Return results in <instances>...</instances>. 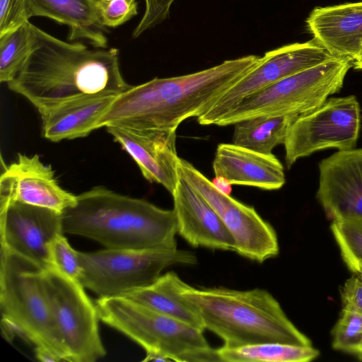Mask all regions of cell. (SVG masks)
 Instances as JSON below:
<instances>
[{"instance_id": "obj_1", "label": "cell", "mask_w": 362, "mask_h": 362, "mask_svg": "<svg viewBox=\"0 0 362 362\" xmlns=\"http://www.w3.org/2000/svg\"><path fill=\"white\" fill-rule=\"evenodd\" d=\"M33 49L7 85L40 114L78 98L117 96L132 87L122 76L117 48L66 42L35 26Z\"/></svg>"}, {"instance_id": "obj_2", "label": "cell", "mask_w": 362, "mask_h": 362, "mask_svg": "<svg viewBox=\"0 0 362 362\" xmlns=\"http://www.w3.org/2000/svg\"><path fill=\"white\" fill-rule=\"evenodd\" d=\"M247 55L226 60L197 72L154 78L132 86L115 98L95 129H175L189 117H199L261 61Z\"/></svg>"}, {"instance_id": "obj_3", "label": "cell", "mask_w": 362, "mask_h": 362, "mask_svg": "<svg viewBox=\"0 0 362 362\" xmlns=\"http://www.w3.org/2000/svg\"><path fill=\"white\" fill-rule=\"evenodd\" d=\"M63 233L93 240L106 248H176L174 210L97 187L76 195L62 213Z\"/></svg>"}, {"instance_id": "obj_4", "label": "cell", "mask_w": 362, "mask_h": 362, "mask_svg": "<svg viewBox=\"0 0 362 362\" xmlns=\"http://www.w3.org/2000/svg\"><path fill=\"white\" fill-rule=\"evenodd\" d=\"M179 292L198 313L204 329L219 337L224 346L268 342L312 345L266 290L198 288L182 280Z\"/></svg>"}, {"instance_id": "obj_5", "label": "cell", "mask_w": 362, "mask_h": 362, "mask_svg": "<svg viewBox=\"0 0 362 362\" xmlns=\"http://www.w3.org/2000/svg\"><path fill=\"white\" fill-rule=\"evenodd\" d=\"M42 268L1 247L0 310L6 339L18 334L35 346L68 361L41 282Z\"/></svg>"}, {"instance_id": "obj_6", "label": "cell", "mask_w": 362, "mask_h": 362, "mask_svg": "<svg viewBox=\"0 0 362 362\" xmlns=\"http://www.w3.org/2000/svg\"><path fill=\"white\" fill-rule=\"evenodd\" d=\"M99 319L140 345L146 353L177 362L220 361L203 330L124 296L99 298Z\"/></svg>"}, {"instance_id": "obj_7", "label": "cell", "mask_w": 362, "mask_h": 362, "mask_svg": "<svg viewBox=\"0 0 362 362\" xmlns=\"http://www.w3.org/2000/svg\"><path fill=\"white\" fill-rule=\"evenodd\" d=\"M353 60L334 57L281 79L245 98L217 121L227 126L264 115H300L339 92Z\"/></svg>"}, {"instance_id": "obj_8", "label": "cell", "mask_w": 362, "mask_h": 362, "mask_svg": "<svg viewBox=\"0 0 362 362\" xmlns=\"http://www.w3.org/2000/svg\"><path fill=\"white\" fill-rule=\"evenodd\" d=\"M78 281L100 298L123 296L148 286L173 265L197 263L194 254L176 248L111 249L78 252Z\"/></svg>"}, {"instance_id": "obj_9", "label": "cell", "mask_w": 362, "mask_h": 362, "mask_svg": "<svg viewBox=\"0 0 362 362\" xmlns=\"http://www.w3.org/2000/svg\"><path fill=\"white\" fill-rule=\"evenodd\" d=\"M41 282L70 362H94L106 354L95 304L76 280L53 267L42 269Z\"/></svg>"}, {"instance_id": "obj_10", "label": "cell", "mask_w": 362, "mask_h": 362, "mask_svg": "<svg viewBox=\"0 0 362 362\" xmlns=\"http://www.w3.org/2000/svg\"><path fill=\"white\" fill-rule=\"evenodd\" d=\"M361 122V108L355 95L328 98L317 108L297 116L284 144L287 168L316 151L354 148Z\"/></svg>"}, {"instance_id": "obj_11", "label": "cell", "mask_w": 362, "mask_h": 362, "mask_svg": "<svg viewBox=\"0 0 362 362\" xmlns=\"http://www.w3.org/2000/svg\"><path fill=\"white\" fill-rule=\"evenodd\" d=\"M178 173L220 216L235 240V252L260 263L279 254V242L274 229L254 207L219 190L192 163L181 158Z\"/></svg>"}, {"instance_id": "obj_12", "label": "cell", "mask_w": 362, "mask_h": 362, "mask_svg": "<svg viewBox=\"0 0 362 362\" xmlns=\"http://www.w3.org/2000/svg\"><path fill=\"white\" fill-rule=\"evenodd\" d=\"M334 57L314 39L268 51L254 69L197 117V122L202 125L216 124L218 119L245 98L281 79Z\"/></svg>"}, {"instance_id": "obj_13", "label": "cell", "mask_w": 362, "mask_h": 362, "mask_svg": "<svg viewBox=\"0 0 362 362\" xmlns=\"http://www.w3.org/2000/svg\"><path fill=\"white\" fill-rule=\"evenodd\" d=\"M0 230L1 247L48 268L49 245L64 234L62 214L19 202L0 204Z\"/></svg>"}, {"instance_id": "obj_14", "label": "cell", "mask_w": 362, "mask_h": 362, "mask_svg": "<svg viewBox=\"0 0 362 362\" xmlns=\"http://www.w3.org/2000/svg\"><path fill=\"white\" fill-rule=\"evenodd\" d=\"M11 202L47 208L62 213L76 203V195L61 187L52 167L38 155L19 153L0 178V204Z\"/></svg>"}, {"instance_id": "obj_15", "label": "cell", "mask_w": 362, "mask_h": 362, "mask_svg": "<svg viewBox=\"0 0 362 362\" xmlns=\"http://www.w3.org/2000/svg\"><path fill=\"white\" fill-rule=\"evenodd\" d=\"M317 198L331 221L362 217V148L338 151L319 164Z\"/></svg>"}, {"instance_id": "obj_16", "label": "cell", "mask_w": 362, "mask_h": 362, "mask_svg": "<svg viewBox=\"0 0 362 362\" xmlns=\"http://www.w3.org/2000/svg\"><path fill=\"white\" fill-rule=\"evenodd\" d=\"M105 128L134 159L148 181L160 184L173 193L180 179V158L176 150L175 129Z\"/></svg>"}, {"instance_id": "obj_17", "label": "cell", "mask_w": 362, "mask_h": 362, "mask_svg": "<svg viewBox=\"0 0 362 362\" xmlns=\"http://www.w3.org/2000/svg\"><path fill=\"white\" fill-rule=\"evenodd\" d=\"M172 196L179 235L194 247L235 251V240L220 216L186 180L180 177Z\"/></svg>"}, {"instance_id": "obj_18", "label": "cell", "mask_w": 362, "mask_h": 362, "mask_svg": "<svg viewBox=\"0 0 362 362\" xmlns=\"http://www.w3.org/2000/svg\"><path fill=\"white\" fill-rule=\"evenodd\" d=\"M212 166L215 176L230 185L276 190L286 182L284 166L272 153H262L233 143L218 145Z\"/></svg>"}, {"instance_id": "obj_19", "label": "cell", "mask_w": 362, "mask_h": 362, "mask_svg": "<svg viewBox=\"0 0 362 362\" xmlns=\"http://www.w3.org/2000/svg\"><path fill=\"white\" fill-rule=\"evenodd\" d=\"M313 39L336 57L354 61L362 46V1L315 7L306 19Z\"/></svg>"}, {"instance_id": "obj_20", "label": "cell", "mask_w": 362, "mask_h": 362, "mask_svg": "<svg viewBox=\"0 0 362 362\" xmlns=\"http://www.w3.org/2000/svg\"><path fill=\"white\" fill-rule=\"evenodd\" d=\"M116 96H90L73 100L42 112V134L59 142L85 137L93 130Z\"/></svg>"}, {"instance_id": "obj_21", "label": "cell", "mask_w": 362, "mask_h": 362, "mask_svg": "<svg viewBox=\"0 0 362 362\" xmlns=\"http://www.w3.org/2000/svg\"><path fill=\"white\" fill-rule=\"evenodd\" d=\"M30 17L52 19L69 28V40H85L107 48V33L99 18L96 0H27Z\"/></svg>"}, {"instance_id": "obj_22", "label": "cell", "mask_w": 362, "mask_h": 362, "mask_svg": "<svg viewBox=\"0 0 362 362\" xmlns=\"http://www.w3.org/2000/svg\"><path fill=\"white\" fill-rule=\"evenodd\" d=\"M181 281L175 272H169L160 275L151 284L123 296L204 331L199 315L180 294Z\"/></svg>"}, {"instance_id": "obj_23", "label": "cell", "mask_w": 362, "mask_h": 362, "mask_svg": "<svg viewBox=\"0 0 362 362\" xmlns=\"http://www.w3.org/2000/svg\"><path fill=\"white\" fill-rule=\"evenodd\" d=\"M298 115H264L235 123L233 144L262 153L284 144L288 127Z\"/></svg>"}, {"instance_id": "obj_24", "label": "cell", "mask_w": 362, "mask_h": 362, "mask_svg": "<svg viewBox=\"0 0 362 362\" xmlns=\"http://www.w3.org/2000/svg\"><path fill=\"white\" fill-rule=\"evenodd\" d=\"M224 362H308L320 352L311 346L278 342L260 343L237 347L222 346L216 349Z\"/></svg>"}, {"instance_id": "obj_25", "label": "cell", "mask_w": 362, "mask_h": 362, "mask_svg": "<svg viewBox=\"0 0 362 362\" xmlns=\"http://www.w3.org/2000/svg\"><path fill=\"white\" fill-rule=\"evenodd\" d=\"M35 25L28 21L0 36V81L8 83L30 54L35 40Z\"/></svg>"}, {"instance_id": "obj_26", "label": "cell", "mask_w": 362, "mask_h": 362, "mask_svg": "<svg viewBox=\"0 0 362 362\" xmlns=\"http://www.w3.org/2000/svg\"><path fill=\"white\" fill-rule=\"evenodd\" d=\"M330 229L346 267L359 274L362 269V217L332 221Z\"/></svg>"}, {"instance_id": "obj_27", "label": "cell", "mask_w": 362, "mask_h": 362, "mask_svg": "<svg viewBox=\"0 0 362 362\" xmlns=\"http://www.w3.org/2000/svg\"><path fill=\"white\" fill-rule=\"evenodd\" d=\"M332 336L334 349L351 354L362 339V314L342 309Z\"/></svg>"}, {"instance_id": "obj_28", "label": "cell", "mask_w": 362, "mask_h": 362, "mask_svg": "<svg viewBox=\"0 0 362 362\" xmlns=\"http://www.w3.org/2000/svg\"><path fill=\"white\" fill-rule=\"evenodd\" d=\"M49 251L51 267L74 280H79L81 267L78 252L72 248L64 234L54 238Z\"/></svg>"}, {"instance_id": "obj_29", "label": "cell", "mask_w": 362, "mask_h": 362, "mask_svg": "<svg viewBox=\"0 0 362 362\" xmlns=\"http://www.w3.org/2000/svg\"><path fill=\"white\" fill-rule=\"evenodd\" d=\"M100 20L106 28H117L138 13L137 0H96Z\"/></svg>"}, {"instance_id": "obj_30", "label": "cell", "mask_w": 362, "mask_h": 362, "mask_svg": "<svg viewBox=\"0 0 362 362\" xmlns=\"http://www.w3.org/2000/svg\"><path fill=\"white\" fill-rule=\"evenodd\" d=\"M30 18L27 0H0V36L16 30Z\"/></svg>"}, {"instance_id": "obj_31", "label": "cell", "mask_w": 362, "mask_h": 362, "mask_svg": "<svg viewBox=\"0 0 362 362\" xmlns=\"http://www.w3.org/2000/svg\"><path fill=\"white\" fill-rule=\"evenodd\" d=\"M144 1L145 2L144 15L132 33V37L135 39L168 19L170 7L175 1V0Z\"/></svg>"}, {"instance_id": "obj_32", "label": "cell", "mask_w": 362, "mask_h": 362, "mask_svg": "<svg viewBox=\"0 0 362 362\" xmlns=\"http://www.w3.org/2000/svg\"><path fill=\"white\" fill-rule=\"evenodd\" d=\"M341 299L344 310L362 314V279L352 276L341 288Z\"/></svg>"}, {"instance_id": "obj_33", "label": "cell", "mask_w": 362, "mask_h": 362, "mask_svg": "<svg viewBox=\"0 0 362 362\" xmlns=\"http://www.w3.org/2000/svg\"><path fill=\"white\" fill-rule=\"evenodd\" d=\"M36 358L42 362H57L61 359L52 351L42 348H35Z\"/></svg>"}, {"instance_id": "obj_34", "label": "cell", "mask_w": 362, "mask_h": 362, "mask_svg": "<svg viewBox=\"0 0 362 362\" xmlns=\"http://www.w3.org/2000/svg\"><path fill=\"white\" fill-rule=\"evenodd\" d=\"M351 354L355 355L359 360L362 361V339L354 349Z\"/></svg>"}, {"instance_id": "obj_35", "label": "cell", "mask_w": 362, "mask_h": 362, "mask_svg": "<svg viewBox=\"0 0 362 362\" xmlns=\"http://www.w3.org/2000/svg\"><path fill=\"white\" fill-rule=\"evenodd\" d=\"M358 63H362V46H361L360 53H359L358 57L356 58V59L353 62V64H358Z\"/></svg>"}, {"instance_id": "obj_36", "label": "cell", "mask_w": 362, "mask_h": 362, "mask_svg": "<svg viewBox=\"0 0 362 362\" xmlns=\"http://www.w3.org/2000/svg\"><path fill=\"white\" fill-rule=\"evenodd\" d=\"M353 66H354L355 69H362V63L354 64H353Z\"/></svg>"}, {"instance_id": "obj_37", "label": "cell", "mask_w": 362, "mask_h": 362, "mask_svg": "<svg viewBox=\"0 0 362 362\" xmlns=\"http://www.w3.org/2000/svg\"><path fill=\"white\" fill-rule=\"evenodd\" d=\"M360 274V275L361 276V277H362V269H361V272H360V274Z\"/></svg>"}]
</instances>
